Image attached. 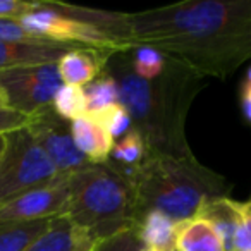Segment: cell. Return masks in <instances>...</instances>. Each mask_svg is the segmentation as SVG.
<instances>
[{"instance_id": "18", "label": "cell", "mask_w": 251, "mask_h": 251, "mask_svg": "<svg viewBox=\"0 0 251 251\" xmlns=\"http://www.w3.org/2000/svg\"><path fill=\"white\" fill-rule=\"evenodd\" d=\"M52 220L0 224V251H25L50 227Z\"/></svg>"}, {"instance_id": "8", "label": "cell", "mask_w": 251, "mask_h": 251, "mask_svg": "<svg viewBox=\"0 0 251 251\" xmlns=\"http://www.w3.org/2000/svg\"><path fill=\"white\" fill-rule=\"evenodd\" d=\"M26 129L38 143V147L45 151L59 174H71L90 165V162L74 143L71 134V122L60 117L52 105L29 115Z\"/></svg>"}, {"instance_id": "5", "label": "cell", "mask_w": 251, "mask_h": 251, "mask_svg": "<svg viewBox=\"0 0 251 251\" xmlns=\"http://www.w3.org/2000/svg\"><path fill=\"white\" fill-rule=\"evenodd\" d=\"M4 138L5 147L0 155V208L59 174L26 126Z\"/></svg>"}, {"instance_id": "19", "label": "cell", "mask_w": 251, "mask_h": 251, "mask_svg": "<svg viewBox=\"0 0 251 251\" xmlns=\"http://www.w3.org/2000/svg\"><path fill=\"white\" fill-rule=\"evenodd\" d=\"M52 107L57 114L67 122H73L88 115V100L84 88L73 86V84H62L55 93Z\"/></svg>"}, {"instance_id": "30", "label": "cell", "mask_w": 251, "mask_h": 251, "mask_svg": "<svg viewBox=\"0 0 251 251\" xmlns=\"http://www.w3.org/2000/svg\"><path fill=\"white\" fill-rule=\"evenodd\" d=\"M5 136V134H4ZM0 136V155H2V151H4V147H5V138Z\"/></svg>"}, {"instance_id": "1", "label": "cell", "mask_w": 251, "mask_h": 251, "mask_svg": "<svg viewBox=\"0 0 251 251\" xmlns=\"http://www.w3.org/2000/svg\"><path fill=\"white\" fill-rule=\"evenodd\" d=\"M126 29L131 49H157L205 77H227L251 59V0H186L126 12Z\"/></svg>"}, {"instance_id": "13", "label": "cell", "mask_w": 251, "mask_h": 251, "mask_svg": "<svg viewBox=\"0 0 251 251\" xmlns=\"http://www.w3.org/2000/svg\"><path fill=\"white\" fill-rule=\"evenodd\" d=\"M95 241L67 217L52 220L50 227L25 251H91Z\"/></svg>"}, {"instance_id": "28", "label": "cell", "mask_w": 251, "mask_h": 251, "mask_svg": "<svg viewBox=\"0 0 251 251\" xmlns=\"http://www.w3.org/2000/svg\"><path fill=\"white\" fill-rule=\"evenodd\" d=\"M241 110L246 122L251 124V81L248 79H243L241 84Z\"/></svg>"}, {"instance_id": "15", "label": "cell", "mask_w": 251, "mask_h": 251, "mask_svg": "<svg viewBox=\"0 0 251 251\" xmlns=\"http://www.w3.org/2000/svg\"><path fill=\"white\" fill-rule=\"evenodd\" d=\"M177 224L171 217L160 212H150L143 215L133 227L134 236L143 248H153L160 251H176Z\"/></svg>"}, {"instance_id": "16", "label": "cell", "mask_w": 251, "mask_h": 251, "mask_svg": "<svg viewBox=\"0 0 251 251\" xmlns=\"http://www.w3.org/2000/svg\"><path fill=\"white\" fill-rule=\"evenodd\" d=\"M239 213L241 201H236L229 196H222V198L206 201L200 208L198 215L208 220L215 227V230L220 234L224 244H226V250L234 251V234H236L237 222H239Z\"/></svg>"}, {"instance_id": "14", "label": "cell", "mask_w": 251, "mask_h": 251, "mask_svg": "<svg viewBox=\"0 0 251 251\" xmlns=\"http://www.w3.org/2000/svg\"><path fill=\"white\" fill-rule=\"evenodd\" d=\"M176 251H227L220 234L203 217L195 215L177 224Z\"/></svg>"}, {"instance_id": "6", "label": "cell", "mask_w": 251, "mask_h": 251, "mask_svg": "<svg viewBox=\"0 0 251 251\" xmlns=\"http://www.w3.org/2000/svg\"><path fill=\"white\" fill-rule=\"evenodd\" d=\"M19 23L31 35L60 45H71L77 49L88 47L107 52L124 50L121 43L112 38L107 31L62 14L53 7L52 2H38V7L19 19Z\"/></svg>"}, {"instance_id": "20", "label": "cell", "mask_w": 251, "mask_h": 251, "mask_svg": "<svg viewBox=\"0 0 251 251\" xmlns=\"http://www.w3.org/2000/svg\"><path fill=\"white\" fill-rule=\"evenodd\" d=\"M84 93H86L88 100V114L95 115L101 112L103 108L112 107V105L119 103V90L115 79L103 73L88 86H84Z\"/></svg>"}, {"instance_id": "21", "label": "cell", "mask_w": 251, "mask_h": 251, "mask_svg": "<svg viewBox=\"0 0 251 251\" xmlns=\"http://www.w3.org/2000/svg\"><path fill=\"white\" fill-rule=\"evenodd\" d=\"M129 59L133 71L143 79L158 77L169 62V55L151 47H133L129 49Z\"/></svg>"}, {"instance_id": "31", "label": "cell", "mask_w": 251, "mask_h": 251, "mask_svg": "<svg viewBox=\"0 0 251 251\" xmlns=\"http://www.w3.org/2000/svg\"><path fill=\"white\" fill-rule=\"evenodd\" d=\"M140 251H160V250H153V248H141Z\"/></svg>"}, {"instance_id": "23", "label": "cell", "mask_w": 251, "mask_h": 251, "mask_svg": "<svg viewBox=\"0 0 251 251\" xmlns=\"http://www.w3.org/2000/svg\"><path fill=\"white\" fill-rule=\"evenodd\" d=\"M0 42H25V43H53L49 40L28 33L19 21L0 19Z\"/></svg>"}, {"instance_id": "24", "label": "cell", "mask_w": 251, "mask_h": 251, "mask_svg": "<svg viewBox=\"0 0 251 251\" xmlns=\"http://www.w3.org/2000/svg\"><path fill=\"white\" fill-rule=\"evenodd\" d=\"M141 243L133 230H126L117 236H112L105 241H100L93 246L91 251H140Z\"/></svg>"}, {"instance_id": "11", "label": "cell", "mask_w": 251, "mask_h": 251, "mask_svg": "<svg viewBox=\"0 0 251 251\" xmlns=\"http://www.w3.org/2000/svg\"><path fill=\"white\" fill-rule=\"evenodd\" d=\"M112 52L98 49H74L57 62L62 84L73 86H88L93 83L105 69V64Z\"/></svg>"}, {"instance_id": "7", "label": "cell", "mask_w": 251, "mask_h": 251, "mask_svg": "<svg viewBox=\"0 0 251 251\" xmlns=\"http://www.w3.org/2000/svg\"><path fill=\"white\" fill-rule=\"evenodd\" d=\"M60 86L57 62L0 71V90L4 91L7 107L26 117L52 105Z\"/></svg>"}, {"instance_id": "29", "label": "cell", "mask_w": 251, "mask_h": 251, "mask_svg": "<svg viewBox=\"0 0 251 251\" xmlns=\"http://www.w3.org/2000/svg\"><path fill=\"white\" fill-rule=\"evenodd\" d=\"M5 108H9V107H7V100H5L4 91L0 90V110H5Z\"/></svg>"}, {"instance_id": "22", "label": "cell", "mask_w": 251, "mask_h": 251, "mask_svg": "<svg viewBox=\"0 0 251 251\" xmlns=\"http://www.w3.org/2000/svg\"><path fill=\"white\" fill-rule=\"evenodd\" d=\"M93 117L107 129V133L114 138V141L121 140L124 134H127L133 129V122H131L129 114L121 103L103 108L101 112L95 114Z\"/></svg>"}, {"instance_id": "26", "label": "cell", "mask_w": 251, "mask_h": 251, "mask_svg": "<svg viewBox=\"0 0 251 251\" xmlns=\"http://www.w3.org/2000/svg\"><path fill=\"white\" fill-rule=\"evenodd\" d=\"M36 7L38 2H29V0H0V19L19 21Z\"/></svg>"}, {"instance_id": "32", "label": "cell", "mask_w": 251, "mask_h": 251, "mask_svg": "<svg viewBox=\"0 0 251 251\" xmlns=\"http://www.w3.org/2000/svg\"><path fill=\"white\" fill-rule=\"evenodd\" d=\"M248 203H250V205H251V198H250V200H248Z\"/></svg>"}, {"instance_id": "4", "label": "cell", "mask_w": 251, "mask_h": 251, "mask_svg": "<svg viewBox=\"0 0 251 251\" xmlns=\"http://www.w3.org/2000/svg\"><path fill=\"white\" fill-rule=\"evenodd\" d=\"M67 219L95 243L133 230L136 193L131 177L110 162L71 172Z\"/></svg>"}, {"instance_id": "10", "label": "cell", "mask_w": 251, "mask_h": 251, "mask_svg": "<svg viewBox=\"0 0 251 251\" xmlns=\"http://www.w3.org/2000/svg\"><path fill=\"white\" fill-rule=\"evenodd\" d=\"M74 49L77 47L60 45V43L0 42V71L59 62L66 53Z\"/></svg>"}, {"instance_id": "27", "label": "cell", "mask_w": 251, "mask_h": 251, "mask_svg": "<svg viewBox=\"0 0 251 251\" xmlns=\"http://www.w3.org/2000/svg\"><path fill=\"white\" fill-rule=\"evenodd\" d=\"M28 124V117L11 108H5V110H0V136L11 133V131L21 129Z\"/></svg>"}, {"instance_id": "9", "label": "cell", "mask_w": 251, "mask_h": 251, "mask_svg": "<svg viewBox=\"0 0 251 251\" xmlns=\"http://www.w3.org/2000/svg\"><path fill=\"white\" fill-rule=\"evenodd\" d=\"M69 210V174H57L0 208V224L55 220L67 217Z\"/></svg>"}, {"instance_id": "25", "label": "cell", "mask_w": 251, "mask_h": 251, "mask_svg": "<svg viewBox=\"0 0 251 251\" xmlns=\"http://www.w3.org/2000/svg\"><path fill=\"white\" fill-rule=\"evenodd\" d=\"M234 251H251V205L241 201V213L234 234Z\"/></svg>"}, {"instance_id": "3", "label": "cell", "mask_w": 251, "mask_h": 251, "mask_svg": "<svg viewBox=\"0 0 251 251\" xmlns=\"http://www.w3.org/2000/svg\"><path fill=\"white\" fill-rule=\"evenodd\" d=\"M129 177L136 193L134 224L150 212L182 222L232 189L224 176L200 164L195 155L151 153Z\"/></svg>"}, {"instance_id": "12", "label": "cell", "mask_w": 251, "mask_h": 251, "mask_svg": "<svg viewBox=\"0 0 251 251\" xmlns=\"http://www.w3.org/2000/svg\"><path fill=\"white\" fill-rule=\"evenodd\" d=\"M71 134L77 150L90 164H107L110 160L115 141L93 115L88 114L71 122Z\"/></svg>"}, {"instance_id": "2", "label": "cell", "mask_w": 251, "mask_h": 251, "mask_svg": "<svg viewBox=\"0 0 251 251\" xmlns=\"http://www.w3.org/2000/svg\"><path fill=\"white\" fill-rule=\"evenodd\" d=\"M103 71L117 83L119 103L127 110L150 155H193L186 140V117L205 88V76L169 57L160 76L143 79L131 67L129 49L112 52Z\"/></svg>"}, {"instance_id": "17", "label": "cell", "mask_w": 251, "mask_h": 251, "mask_svg": "<svg viewBox=\"0 0 251 251\" xmlns=\"http://www.w3.org/2000/svg\"><path fill=\"white\" fill-rule=\"evenodd\" d=\"M150 155L148 147L145 143L143 136L136 129H131L127 134L114 143L110 153V164L126 176H131Z\"/></svg>"}]
</instances>
